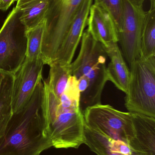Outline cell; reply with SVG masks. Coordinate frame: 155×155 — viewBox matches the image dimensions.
I'll list each match as a JSON object with an SVG mask.
<instances>
[{
	"label": "cell",
	"mask_w": 155,
	"mask_h": 155,
	"mask_svg": "<svg viewBox=\"0 0 155 155\" xmlns=\"http://www.w3.org/2000/svg\"><path fill=\"white\" fill-rule=\"evenodd\" d=\"M87 25L88 32L104 47L118 43V32L113 19L108 12L94 4L90 8Z\"/></svg>",
	"instance_id": "obj_11"
},
{
	"label": "cell",
	"mask_w": 155,
	"mask_h": 155,
	"mask_svg": "<svg viewBox=\"0 0 155 155\" xmlns=\"http://www.w3.org/2000/svg\"><path fill=\"white\" fill-rule=\"evenodd\" d=\"M15 1L16 0H0V10L4 12L7 11Z\"/></svg>",
	"instance_id": "obj_20"
},
{
	"label": "cell",
	"mask_w": 155,
	"mask_h": 155,
	"mask_svg": "<svg viewBox=\"0 0 155 155\" xmlns=\"http://www.w3.org/2000/svg\"><path fill=\"white\" fill-rule=\"evenodd\" d=\"M94 4L108 12L114 21L117 32L123 26L124 0H94Z\"/></svg>",
	"instance_id": "obj_19"
},
{
	"label": "cell",
	"mask_w": 155,
	"mask_h": 155,
	"mask_svg": "<svg viewBox=\"0 0 155 155\" xmlns=\"http://www.w3.org/2000/svg\"><path fill=\"white\" fill-rule=\"evenodd\" d=\"M150 3V10L155 9V0H149Z\"/></svg>",
	"instance_id": "obj_22"
},
{
	"label": "cell",
	"mask_w": 155,
	"mask_h": 155,
	"mask_svg": "<svg viewBox=\"0 0 155 155\" xmlns=\"http://www.w3.org/2000/svg\"><path fill=\"white\" fill-rule=\"evenodd\" d=\"M93 2V0H83L81 4L52 63H58L62 66H67L72 62L85 28L87 25Z\"/></svg>",
	"instance_id": "obj_10"
},
{
	"label": "cell",
	"mask_w": 155,
	"mask_h": 155,
	"mask_svg": "<svg viewBox=\"0 0 155 155\" xmlns=\"http://www.w3.org/2000/svg\"><path fill=\"white\" fill-rule=\"evenodd\" d=\"M85 144L96 155H123L112 150L110 137L89 129L85 124Z\"/></svg>",
	"instance_id": "obj_17"
},
{
	"label": "cell",
	"mask_w": 155,
	"mask_h": 155,
	"mask_svg": "<svg viewBox=\"0 0 155 155\" xmlns=\"http://www.w3.org/2000/svg\"><path fill=\"white\" fill-rule=\"evenodd\" d=\"M132 113L134 137L128 144L131 151L155 155V117Z\"/></svg>",
	"instance_id": "obj_12"
},
{
	"label": "cell",
	"mask_w": 155,
	"mask_h": 155,
	"mask_svg": "<svg viewBox=\"0 0 155 155\" xmlns=\"http://www.w3.org/2000/svg\"><path fill=\"white\" fill-rule=\"evenodd\" d=\"M50 0H17L15 7L21 11V19L27 30L44 21Z\"/></svg>",
	"instance_id": "obj_14"
},
{
	"label": "cell",
	"mask_w": 155,
	"mask_h": 155,
	"mask_svg": "<svg viewBox=\"0 0 155 155\" xmlns=\"http://www.w3.org/2000/svg\"><path fill=\"white\" fill-rule=\"evenodd\" d=\"M110 62L106 67L108 81H111L116 88L124 93L127 92L130 78L128 68L118 43H113L104 47Z\"/></svg>",
	"instance_id": "obj_13"
},
{
	"label": "cell",
	"mask_w": 155,
	"mask_h": 155,
	"mask_svg": "<svg viewBox=\"0 0 155 155\" xmlns=\"http://www.w3.org/2000/svg\"><path fill=\"white\" fill-rule=\"evenodd\" d=\"M155 55V9L146 12L141 41V56Z\"/></svg>",
	"instance_id": "obj_16"
},
{
	"label": "cell",
	"mask_w": 155,
	"mask_h": 155,
	"mask_svg": "<svg viewBox=\"0 0 155 155\" xmlns=\"http://www.w3.org/2000/svg\"><path fill=\"white\" fill-rule=\"evenodd\" d=\"M83 0H50L45 19L41 56L45 64L54 61L56 53Z\"/></svg>",
	"instance_id": "obj_5"
},
{
	"label": "cell",
	"mask_w": 155,
	"mask_h": 155,
	"mask_svg": "<svg viewBox=\"0 0 155 155\" xmlns=\"http://www.w3.org/2000/svg\"><path fill=\"white\" fill-rule=\"evenodd\" d=\"M146 12L143 6H137L124 0L123 24L118 32L121 52L129 66L141 56V41Z\"/></svg>",
	"instance_id": "obj_8"
},
{
	"label": "cell",
	"mask_w": 155,
	"mask_h": 155,
	"mask_svg": "<svg viewBox=\"0 0 155 155\" xmlns=\"http://www.w3.org/2000/svg\"><path fill=\"white\" fill-rule=\"evenodd\" d=\"M43 114L52 147L77 149L85 143V121L80 107L61 103L45 80Z\"/></svg>",
	"instance_id": "obj_2"
},
{
	"label": "cell",
	"mask_w": 155,
	"mask_h": 155,
	"mask_svg": "<svg viewBox=\"0 0 155 155\" xmlns=\"http://www.w3.org/2000/svg\"><path fill=\"white\" fill-rule=\"evenodd\" d=\"M130 68L126 108L130 113L155 117V55L140 56Z\"/></svg>",
	"instance_id": "obj_4"
},
{
	"label": "cell",
	"mask_w": 155,
	"mask_h": 155,
	"mask_svg": "<svg viewBox=\"0 0 155 155\" xmlns=\"http://www.w3.org/2000/svg\"><path fill=\"white\" fill-rule=\"evenodd\" d=\"M129 155H150L144 153H139V152H135V151H131V153Z\"/></svg>",
	"instance_id": "obj_23"
},
{
	"label": "cell",
	"mask_w": 155,
	"mask_h": 155,
	"mask_svg": "<svg viewBox=\"0 0 155 155\" xmlns=\"http://www.w3.org/2000/svg\"><path fill=\"white\" fill-rule=\"evenodd\" d=\"M45 20L35 27L26 31L27 50L26 58L32 60L41 58V47L45 30Z\"/></svg>",
	"instance_id": "obj_18"
},
{
	"label": "cell",
	"mask_w": 155,
	"mask_h": 155,
	"mask_svg": "<svg viewBox=\"0 0 155 155\" xmlns=\"http://www.w3.org/2000/svg\"><path fill=\"white\" fill-rule=\"evenodd\" d=\"M43 93L42 79L29 102L12 115L0 139V155H41L52 147L43 114Z\"/></svg>",
	"instance_id": "obj_1"
},
{
	"label": "cell",
	"mask_w": 155,
	"mask_h": 155,
	"mask_svg": "<svg viewBox=\"0 0 155 155\" xmlns=\"http://www.w3.org/2000/svg\"><path fill=\"white\" fill-rule=\"evenodd\" d=\"M21 11L14 7L0 30V70L14 73L23 63L27 50V28Z\"/></svg>",
	"instance_id": "obj_6"
},
{
	"label": "cell",
	"mask_w": 155,
	"mask_h": 155,
	"mask_svg": "<svg viewBox=\"0 0 155 155\" xmlns=\"http://www.w3.org/2000/svg\"><path fill=\"white\" fill-rule=\"evenodd\" d=\"M14 74L0 70V139L13 114L12 93Z\"/></svg>",
	"instance_id": "obj_15"
},
{
	"label": "cell",
	"mask_w": 155,
	"mask_h": 155,
	"mask_svg": "<svg viewBox=\"0 0 155 155\" xmlns=\"http://www.w3.org/2000/svg\"><path fill=\"white\" fill-rule=\"evenodd\" d=\"M85 124L89 129L127 144L134 137L132 113L119 111L108 104L89 107L83 112Z\"/></svg>",
	"instance_id": "obj_7"
},
{
	"label": "cell",
	"mask_w": 155,
	"mask_h": 155,
	"mask_svg": "<svg viewBox=\"0 0 155 155\" xmlns=\"http://www.w3.org/2000/svg\"><path fill=\"white\" fill-rule=\"evenodd\" d=\"M81 41L79 54L69 68L78 84L88 85L86 93L80 97L83 113L87 107L101 104L102 94L108 81L107 55L103 45L95 41L87 30L84 31Z\"/></svg>",
	"instance_id": "obj_3"
},
{
	"label": "cell",
	"mask_w": 155,
	"mask_h": 155,
	"mask_svg": "<svg viewBox=\"0 0 155 155\" xmlns=\"http://www.w3.org/2000/svg\"><path fill=\"white\" fill-rule=\"evenodd\" d=\"M131 3L137 6H143L144 2L145 0H128Z\"/></svg>",
	"instance_id": "obj_21"
},
{
	"label": "cell",
	"mask_w": 155,
	"mask_h": 155,
	"mask_svg": "<svg viewBox=\"0 0 155 155\" xmlns=\"http://www.w3.org/2000/svg\"><path fill=\"white\" fill-rule=\"evenodd\" d=\"M44 62L42 57L25 59L13 74L12 106L13 114L22 109L31 99L35 87L42 79Z\"/></svg>",
	"instance_id": "obj_9"
}]
</instances>
